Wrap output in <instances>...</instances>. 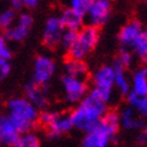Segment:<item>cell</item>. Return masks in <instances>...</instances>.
Here are the masks:
<instances>
[{"label": "cell", "mask_w": 147, "mask_h": 147, "mask_svg": "<svg viewBox=\"0 0 147 147\" xmlns=\"http://www.w3.org/2000/svg\"><path fill=\"white\" fill-rule=\"evenodd\" d=\"M108 110V104L105 102L89 92L69 114L73 128L86 133L102 120Z\"/></svg>", "instance_id": "obj_1"}, {"label": "cell", "mask_w": 147, "mask_h": 147, "mask_svg": "<svg viewBox=\"0 0 147 147\" xmlns=\"http://www.w3.org/2000/svg\"><path fill=\"white\" fill-rule=\"evenodd\" d=\"M120 127L119 113L108 110L96 126L85 133L82 145L84 147H107L115 141Z\"/></svg>", "instance_id": "obj_2"}, {"label": "cell", "mask_w": 147, "mask_h": 147, "mask_svg": "<svg viewBox=\"0 0 147 147\" xmlns=\"http://www.w3.org/2000/svg\"><path fill=\"white\" fill-rule=\"evenodd\" d=\"M7 115L22 134L35 129L38 123L40 113L26 97H17L7 103Z\"/></svg>", "instance_id": "obj_3"}, {"label": "cell", "mask_w": 147, "mask_h": 147, "mask_svg": "<svg viewBox=\"0 0 147 147\" xmlns=\"http://www.w3.org/2000/svg\"><path fill=\"white\" fill-rule=\"evenodd\" d=\"M92 89L89 91L94 97L109 104L115 89V72L113 65H104L93 73L91 78Z\"/></svg>", "instance_id": "obj_4"}, {"label": "cell", "mask_w": 147, "mask_h": 147, "mask_svg": "<svg viewBox=\"0 0 147 147\" xmlns=\"http://www.w3.org/2000/svg\"><path fill=\"white\" fill-rule=\"evenodd\" d=\"M98 41H99V28L90 24H84L79 29L77 41L74 46L67 53V55L73 59H78V60H84L96 48Z\"/></svg>", "instance_id": "obj_5"}, {"label": "cell", "mask_w": 147, "mask_h": 147, "mask_svg": "<svg viewBox=\"0 0 147 147\" xmlns=\"http://www.w3.org/2000/svg\"><path fill=\"white\" fill-rule=\"evenodd\" d=\"M61 84L66 100L68 103H72V104L73 103H79L90 91L87 79L84 78L65 74L61 79Z\"/></svg>", "instance_id": "obj_6"}, {"label": "cell", "mask_w": 147, "mask_h": 147, "mask_svg": "<svg viewBox=\"0 0 147 147\" xmlns=\"http://www.w3.org/2000/svg\"><path fill=\"white\" fill-rule=\"evenodd\" d=\"M111 14V1L110 0H93L85 14L86 24L100 28L104 25Z\"/></svg>", "instance_id": "obj_7"}, {"label": "cell", "mask_w": 147, "mask_h": 147, "mask_svg": "<svg viewBox=\"0 0 147 147\" xmlns=\"http://www.w3.org/2000/svg\"><path fill=\"white\" fill-rule=\"evenodd\" d=\"M56 65L51 57L47 55H40L36 57L34 63L32 80L37 84L47 85L55 74Z\"/></svg>", "instance_id": "obj_8"}, {"label": "cell", "mask_w": 147, "mask_h": 147, "mask_svg": "<svg viewBox=\"0 0 147 147\" xmlns=\"http://www.w3.org/2000/svg\"><path fill=\"white\" fill-rule=\"evenodd\" d=\"M34 25V19L31 14L22 13L11 28L5 30V38L11 42H22L26 38Z\"/></svg>", "instance_id": "obj_9"}, {"label": "cell", "mask_w": 147, "mask_h": 147, "mask_svg": "<svg viewBox=\"0 0 147 147\" xmlns=\"http://www.w3.org/2000/svg\"><path fill=\"white\" fill-rule=\"evenodd\" d=\"M63 26L59 17H50L47 19L42 32V42L47 48L54 49L59 47L63 32Z\"/></svg>", "instance_id": "obj_10"}, {"label": "cell", "mask_w": 147, "mask_h": 147, "mask_svg": "<svg viewBox=\"0 0 147 147\" xmlns=\"http://www.w3.org/2000/svg\"><path fill=\"white\" fill-rule=\"evenodd\" d=\"M25 97L38 110H45L49 103L47 85L35 83L34 80L25 85Z\"/></svg>", "instance_id": "obj_11"}, {"label": "cell", "mask_w": 147, "mask_h": 147, "mask_svg": "<svg viewBox=\"0 0 147 147\" xmlns=\"http://www.w3.org/2000/svg\"><path fill=\"white\" fill-rule=\"evenodd\" d=\"M19 130L7 114H0V146H13L19 139Z\"/></svg>", "instance_id": "obj_12"}, {"label": "cell", "mask_w": 147, "mask_h": 147, "mask_svg": "<svg viewBox=\"0 0 147 147\" xmlns=\"http://www.w3.org/2000/svg\"><path fill=\"white\" fill-rule=\"evenodd\" d=\"M142 30H144V26L141 22L138 19H131L127 24H124L122 26L117 38H119V42L121 43L122 47L131 48L133 43L139 37V35L141 34Z\"/></svg>", "instance_id": "obj_13"}, {"label": "cell", "mask_w": 147, "mask_h": 147, "mask_svg": "<svg viewBox=\"0 0 147 147\" xmlns=\"http://www.w3.org/2000/svg\"><path fill=\"white\" fill-rule=\"evenodd\" d=\"M45 128L47 129V134L49 138H59L66 133H68L73 128L69 114L59 113L55 119Z\"/></svg>", "instance_id": "obj_14"}, {"label": "cell", "mask_w": 147, "mask_h": 147, "mask_svg": "<svg viewBox=\"0 0 147 147\" xmlns=\"http://www.w3.org/2000/svg\"><path fill=\"white\" fill-rule=\"evenodd\" d=\"M120 115V126L127 130H133V129H139L144 126V117H141L138 114V111L130 105L124 107L121 111L119 113Z\"/></svg>", "instance_id": "obj_15"}, {"label": "cell", "mask_w": 147, "mask_h": 147, "mask_svg": "<svg viewBox=\"0 0 147 147\" xmlns=\"http://www.w3.org/2000/svg\"><path fill=\"white\" fill-rule=\"evenodd\" d=\"M113 67L115 72V89L119 91L121 96L126 97L127 94L130 92V80L127 76L126 67L120 62L119 59H115V61L113 62Z\"/></svg>", "instance_id": "obj_16"}, {"label": "cell", "mask_w": 147, "mask_h": 147, "mask_svg": "<svg viewBox=\"0 0 147 147\" xmlns=\"http://www.w3.org/2000/svg\"><path fill=\"white\" fill-rule=\"evenodd\" d=\"M60 22L63 26V29H72V30H79L85 23V17L83 14L78 13L73 9L68 6L67 9H65L61 14L59 16Z\"/></svg>", "instance_id": "obj_17"}, {"label": "cell", "mask_w": 147, "mask_h": 147, "mask_svg": "<svg viewBox=\"0 0 147 147\" xmlns=\"http://www.w3.org/2000/svg\"><path fill=\"white\" fill-rule=\"evenodd\" d=\"M130 87L134 93L138 96H147V66L138 68L130 80Z\"/></svg>", "instance_id": "obj_18"}, {"label": "cell", "mask_w": 147, "mask_h": 147, "mask_svg": "<svg viewBox=\"0 0 147 147\" xmlns=\"http://www.w3.org/2000/svg\"><path fill=\"white\" fill-rule=\"evenodd\" d=\"M65 74H68L72 77H78V78H84L87 79L89 76V69L87 66L84 62V60H78V59L69 57L65 62Z\"/></svg>", "instance_id": "obj_19"}, {"label": "cell", "mask_w": 147, "mask_h": 147, "mask_svg": "<svg viewBox=\"0 0 147 147\" xmlns=\"http://www.w3.org/2000/svg\"><path fill=\"white\" fill-rule=\"evenodd\" d=\"M131 51L140 62H147V30L144 29L141 34L139 35V37L131 46Z\"/></svg>", "instance_id": "obj_20"}, {"label": "cell", "mask_w": 147, "mask_h": 147, "mask_svg": "<svg viewBox=\"0 0 147 147\" xmlns=\"http://www.w3.org/2000/svg\"><path fill=\"white\" fill-rule=\"evenodd\" d=\"M126 98L128 105L133 107L141 117H147V96L140 97L133 91H130L126 96Z\"/></svg>", "instance_id": "obj_21"}, {"label": "cell", "mask_w": 147, "mask_h": 147, "mask_svg": "<svg viewBox=\"0 0 147 147\" xmlns=\"http://www.w3.org/2000/svg\"><path fill=\"white\" fill-rule=\"evenodd\" d=\"M78 31L79 30H72V29H65L63 30L59 47H60L65 53H68L71 48L74 46L77 37H78Z\"/></svg>", "instance_id": "obj_22"}, {"label": "cell", "mask_w": 147, "mask_h": 147, "mask_svg": "<svg viewBox=\"0 0 147 147\" xmlns=\"http://www.w3.org/2000/svg\"><path fill=\"white\" fill-rule=\"evenodd\" d=\"M41 140L32 130L25 131L19 135L16 147H40Z\"/></svg>", "instance_id": "obj_23"}, {"label": "cell", "mask_w": 147, "mask_h": 147, "mask_svg": "<svg viewBox=\"0 0 147 147\" xmlns=\"http://www.w3.org/2000/svg\"><path fill=\"white\" fill-rule=\"evenodd\" d=\"M16 20H17V13H16V10H13L12 7L5 9L0 12V29L3 31L11 28L16 23Z\"/></svg>", "instance_id": "obj_24"}, {"label": "cell", "mask_w": 147, "mask_h": 147, "mask_svg": "<svg viewBox=\"0 0 147 147\" xmlns=\"http://www.w3.org/2000/svg\"><path fill=\"white\" fill-rule=\"evenodd\" d=\"M92 1L93 0H69V7L85 17Z\"/></svg>", "instance_id": "obj_25"}, {"label": "cell", "mask_w": 147, "mask_h": 147, "mask_svg": "<svg viewBox=\"0 0 147 147\" xmlns=\"http://www.w3.org/2000/svg\"><path fill=\"white\" fill-rule=\"evenodd\" d=\"M117 59H119L120 62L124 66V67L128 68V67H130V66H131V63H133L134 54H133V51L129 50V48L122 47L120 49V53H119V56H117Z\"/></svg>", "instance_id": "obj_26"}, {"label": "cell", "mask_w": 147, "mask_h": 147, "mask_svg": "<svg viewBox=\"0 0 147 147\" xmlns=\"http://www.w3.org/2000/svg\"><path fill=\"white\" fill-rule=\"evenodd\" d=\"M12 56V51L6 42V38L0 36V57L4 59H11Z\"/></svg>", "instance_id": "obj_27"}, {"label": "cell", "mask_w": 147, "mask_h": 147, "mask_svg": "<svg viewBox=\"0 0 147 147\" xmlns=\"http://www.w3.org/2000/svg\"><path fill=\"white\" fill-rule=\"evenodd\" d=\"M11 73L10 59L0 57V78H5Z\"/></svg>", "instance_id": "obj_28"}, {"label": "cell", "mask_w": 147, "mask_h": 147, "mask_svg": "<svg viewBox=\"0 0 147 147\" xmlns=\"http://www.w3.org/2000/svg\"><path fill=\"white\" fill-rule=\"evenodd\" d=\"M10 6L12 7L13 10L19 11V10H22L24 7V4H23L22 0H10Z\"/></svg>", "instance_id": "obj_29"}, {"label": "cell", "mask_w": 147, "mask_h": 147, "mask_svg": "<svg viewBox=\"0 0 147 147\" xmlns=\"http://www.w3.org/2000/svg\"><path fill=\"white\" fill-rule=\"evenodd\" d=\"M138 142L140 145H146L147 144V133L144 130L142 133H140V135L138 136Z\"/></svg>", "instance_id": "obj_30"}, {"label": "cell", "mask_w": 147, "mask_h": 147, "mask_svg": "<svg viewBox=\"0 0 147 147\" xmlns=\"http://www.w3.org/2000/svg\"><path fill=\"white\" fill-rule=\"evenodd\" d=\"M22 1H23L24 6L26 7H35L38 4V0H22Z\"/></svg>", "instance_id": "obj_31"}, {"label": "cell", "mask_w": 147, "mask_h": 147, "mask_svg": "<svg viewBox=\"0 0 147 147\" xmlns=\"http://www.w3.org/2000/svg\"><path fill=\"white\" fill-rule=\"evenodd\" d=\"M146 1V4H145V7H146V11H147V0H145Z\"/></svg>", "instance_id": "obj_32"}, {"label": "cell", "mask_w": 147, "mask_h": 147, "mask_svg": "<svg viewBox=\"0 0 147 147\" xmlns=\"http://www.w3.org/2000/svg\"><path fill=\"white\" fill-rule=\"evenodd\" d=\"M145 131H146V133H147V124H146V126H145Z\"/></svg>", "instance_id": "obj_33"}]
</instances>
